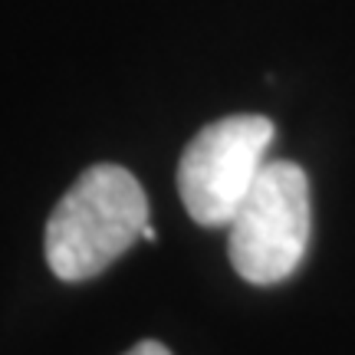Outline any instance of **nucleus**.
I'll return each mask as SVG.
<instances>
[{
  "label": "nucleus",
  "instance_id": "nucleus-1",
  "mask_svg": "<svg viewBox=\"0 0 355 355\" xmlns=\"http://www.w3.org/2000/svg\"><path fill=\"white\" fill-rule=\"evenodd\" d=\"M148 224V198L122 165H92L73 181L46 220V263L63 283L112 266Z\"/></svg>",
  "mask_w": 355,
  "mask_h": 355
},
{
  "label": "nucleus",
  "instance_id": "nucleus-2",
  "mask_svg": "<svg viewBox=\"0 0 355 355\" xmlns=\"http://www.w3.org/2000/svg\"><path fill=\"white\" fill-rule=\"evenodd\" d=\"M230 266L254 286H273L303 263L313 230L309 178L296 162H266L227 224Z\"/></svg>",
  "mask_w": 355,
  "mask_h": 355
},
{
  "label": "nucleus",
  "instance_id": "nucleus-3",
  "mask_svg": "<svg viewBox=\"0 0 355 355\" xmlns=\"http://www.w3.org/2000/svg\"><path fill=\"white\" fill-rule=\"evenodd\" d=\"M273 122L227 115L204 125L178 162V194L201 227H227L266 165Z\"/></svg>",
  "mask_w": 355,
  "mask_h": 355
},
{
  "label": "nucleus",
  "instance_id": "nucleus-4",
  "mask_svg": "<svg viewBox=\"0 0 355 355\" xmlns=\"http://www.w3.org/2000/svg\"><path fill=\"white\" fill-rule=\"evenodd\" d=\"M125 355H171V352H168V345H162L158 339H145V343H139L135 349H128Z\"/></svg>",
  "mask_w": 355,
  "mask_h": 355
},
{
  "label": "nucleus",
  "instance_id": "nucleus-5",
  "mask_svg": "<svg viewBox=\"0 0 355 355\" xmlns=\"http://www.w3.org/2000/svg\"><path fill=\"white\" fill-rule=\"evenodd\" d=\"M141 241H155V227H152V224H145V230H141Z\"/></svg>",
  "mask_w": 355,
  "mask_h": 355
}]
</instances>
